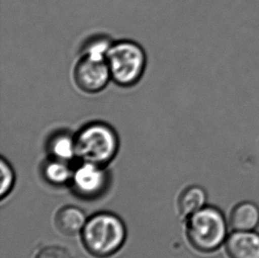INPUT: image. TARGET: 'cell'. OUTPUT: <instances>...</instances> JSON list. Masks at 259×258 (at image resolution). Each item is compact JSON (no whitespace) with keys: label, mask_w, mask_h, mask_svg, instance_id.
<instances>
[{"label":"cell","mask_w":259,"mask_h":258,"mask_svg":"<svg viewBox=\"0 0 259 258\" xmlns=\"http://www.w3.org/2000/svg\"><path fill=\"white\" fill-rule=\"evenodd\" d=\"M229 229L228 218L216 205L207 204L187 219L186 234L189 243L203 254H213L224 248Z\"/></svg>","instance_id":"6da1fadb"},{"label":"cell","mask_w":259,"mask_h":258,"mask_svg":"<svg viewBox=\"0 0 259 258\" xmlns=\"http://www.w3.org/2000/svg\"><path fill=\"white\" fill-rule=\"evenodd\" d=\"M126 227L119 217L98 213L87 220L81 232L85 248L97 257H108L120 249L126 240Z\"/></svg>","instance_id":"7a4b0ae2"},{"label":"cell","mask_w":259,"mask_h":258,"mask_svg":"<svg viewBox=\"0 0 259 258\" xmlns=\"http://www.w3.org/2000/svg\"><path fill=\"white\" fill-rule=\"evenodd\" d=\"M74 137L77 157L83 162L104 166L114 158L119 150L117 133L103 121L88 123Z\"/></svg>","instance_id":"3957f363"},{"label":"cell","mask_w":259,"mask_h":258,"mask_svg":"<svg viewBox=\"0 0 259 258\" xmlns=\"http://www.w3.org/2000/svg\"><path fill=\"white\" fill-rule=\"evenodd\" d=\"M112 81L121 88L137 85L144 76L147 58L144 48L131 40L113 42L106 56Z\"/></svg>","instance_id":"277c9868"},{"label":"cell","mask_w":259,"mask_h":258,"mask_svg":"<svg viewBox=\"0 0 259 258\" xmlns=\"http://www.w3.org/2000/svg\"><path fill=\"white\" fill-rule=\"evenodd\" d=\"M74 80L80 91L86 94H98L112 81L106 60L81 55L74 66Z\"/></svg>","instance_id":"5b68a950"},{"label":"cell","mask_w":259,"mask_h":258,"mask_svg":"<svg viewBox=\"0 0 259 258\" xmlns=\"http://www.w3.org/2000/svg\"><path fill=\"white\" fill-rule=\"evenodd\" d=\"M107 175L102 165L83 162L73 171L72 186L81 197L92 199L104 192L107 185Z\"/></svg>","instance_id":"8992f818"},{"label":"cell","mask_w":259,"mask_h":258,"mask_svg":"<svg viewBox=\"0 0 259 258\" xmlns=\"http://www.w3.org/2000/svg\"><path fill=\"white\" fill-rule=\"evenodd\" d=\"M224 250L229 258H259V231H231Z\"/></svg>","instance_id":"52a82bcc"},{"label":"cell","mask_w":259,"mask_h":258,"mask_svg":"<svg viewBox=\"0 0 259 258\" xmlns=\"http://www.w3.org/2000/svg\"><path fill=\"white\" fill-rule=\"evenodd\" d=\"M231 231H256L259 228V203L241 201L232 207L228 217Z\"/></svg>","instance_id":"ba28073f"},{"label":"cell","mask_w":259,"mask_h":258,"mask_svg":"<svg viewBox=\"0 0 259 258\" xmlns=\"http://www.w3.org/2000/svg\"><path fill=\"white\" fill-rule=\"evenodd\" d=\"M208 194L202 186L191 185L183 189L177 201L179 213L187 220L194 213L207 205Z\"/></svg>","instance_id":"9c48e42d"},{"label":"cell","mask_w":259,"mask_h":258,"mask_svg":"<svg viewBox=\"0 0 259 258\" xmlns=\"http://www.w3.org/2000/svg\"><path fill=\"white\" fill-rule=\"evenodd\" d=\"M87 222L85 214L74 206H67L60 209L55 217V226L61 234L74 235L82 232Z\"/></svg>","instance_id":"30bf717a"},{"label":"cell","mask_w":259,"mask_h":258,"mask_svg":"<svg viewBox=\"0 0 259 258\" xmlns=\"http://www.w3.org/2000/svg\"><path fill=\"white\" fill-rule=\"evenodd\" d=\"M47 149L52 158L66 163L77 157L75 137L64 131L57 133L50 138Z\"/></svg>","instance_id":"8fae6325"},{"label":"cell","mask_w":259,"mask_h":258,"mask_svg":"<svg viewBox=\"0 0 259 258\" xmlns=\"http://www.w3.org/2000/svg\"><path fill=\"white\" fill-rule=\"evenodd\" d=\"M44 176L52 185L60 186L71 182L73 171L68 163L52 158L44 166Z\"/></svg>","instance_id":"7c38bea8"},{"label":"cell","mask_w":259,"mask_h":258,"mask_svg":"<svg viewBox=\"0 0 259 258\" xmlns=\"http://www.w3.org/2000/svg\"><path fill=\"white\" fill-rule=\"evenodd\" d=\"M112 42L108 36L98 35L91 37L85 42L84 47L82 48L81 55L91 57L95 59L106 60L109 50L112 47Z\"/></svg>","instance_id":"4fadbf2b"},{"label":"cell","mask_w":259,"mask_h":258,"mask_svg":"<svg viewBox=\"0 0 259 258\" xmlns=\"http://www.w3.org/2000/svg\"><path fill=\"white\" fill-rule=\"evenodd\" d=\"M0 169H1V177H2L0 195H1V198L3 199L6 195L11 192V190L13 189L14 182H15V177H14L13 168L4 158H1Z\"/></svg>","instance_id":"5bb4252c"},{"label":"cell","mask_w":259,"mask_h":258,"mask_svg":"<svg viewBox=\"0 0 259 258\" xmlns=\"http://www.w3.org/2000/svg\"><path fill=\"white\" fill-rule=\"evenodd\" d=\"M35 258H73L67 248L60 246H48L39 250Z\"/></svg>","instance_id":"9a60e30c"}]
</instances>
